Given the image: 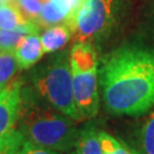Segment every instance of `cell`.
<instances>
[{
  "label": "cell",
  "instance_id": "4",
  "mask_svg": "<svg viewBox=\"0 0 154 154\" xmlns=\"http://www.w3.org/2000/svg\"><path fill=\"white\" fill-rule=\"evenodd\" d=\"M34 86L48 104L74 121H81L73 95L70 56L61 55L34 78Z\"/></svg>",
  "mask_w": 154,
  "mask_h": 154
},
{
  "label": "cell",
  "instance_id": "7",
  "mask_svg": "<svg viewBox=\"0 0 154 154\" xmlns=\"http://www.w3.org/2000/svg\"><path fill=\"white\" fill-rule=\"evenodd\" d=\"M18 69L25 70L33 66L44 55V49L38 32L26 34L14 51Z\"/></svg>",
  "mask_w": 154,
  "mask_h": 154
},
{
  "label": "cell",
  "instance_id": "9",
  "mask_svg": "<svg viewBox=\"0 0 154 154\" xmlns=\"http://www.w3.org/2000/svg\"><path fill=\"white\" fill-rule=\"evenodd\" d=\"M71 35V30L66 24H56L49 26L40 37L44 53H54L60 50L70 40Z\"/></svg>",
  "mask_w": 154,
  "mask_h": 154
},
{
  "label": "cell",
  "instance_id": "1",
  "mask_svg": "<svg viewBox=\"0 0 154 154\" xmlns=\"http://www.w3.org/2000/svg\"><path fill=\"white\" fill-rule=\"evenodd\" d=\"M109 112L142 116L154 106V48L125 46L105 57L99 72Z\"/></svg>",
  "mask_w": 154,
  "mask_h": 154
},
{
  "label": "cell",
  "instance_id": "21",
  "mask_svg": "<svg viewBox=\"0 0 154 154\" xmlns=\"http://www.w3.org/2000/svg\"><path fill=\"white\" fill-rule=\"evenodd\" d=\"M41 1H42V2H44V5H45V4H46V2H47V1H48V0H41Z\"/></svg>",
  "mask_w": 154,
  "mask_h": 154
},
{
  "label": "cell",
  "instance_id": "19",
  "mask_svg": "<svg viewBox=\"0 0 154 154\" xmlns=\"http://www.w3.org/2000/svg\"><path fill=\"white\" fill-rule=\"evenodd\" d=\"M8 1H11V0H0V5L1 4H5V2H8Z\"/></svg>",
  "mask_w": 154,
  "mask_h": 154
},
{
  "label": "cell",
  "instance_id": "14",
  "mask_svg": "<svg viewBox=\"0 0 154 154\" xmlns=\"http://www.w3.org/2000/svg\"><path fill=\"white\" fill-rule=\"evenodd\" d=\"M98 138L103 154H134L126 145L120 143L107 132L99 131Z\"/></svg>",
  "mask_w": 154,
  "mask_h": 154
},
{
  "label": "cell",
  "instance_id": "2",
  "mask_svg": "<svg viewBox=\"0 0 154 154\" xmlns=\"http://www.w3.org/2000/svg\"><path fill=\"white\" fill-rule=\"evenodd\" d=\"M17 127L28 140L57 152L75 149L80 134L71 118L22 94Z\"/></svg>",
  "mask_w": 154,
  "mask_h": 154
},
{
  "label": "cell",
  "instance_id": "17",
  "mask_svg": "<svg viewBox=\"0 0 154 154\" xmlns=\"http://www.w3.org/2000/svg\"><path fill=\"white\" fill-rule=\"evenodd\" d=\"M14 154H61V152L35 145L32 142L28 140L26 138H24L22 144L18 146V149L15 151Z\"/></svg>",
  "mask_w": 154,
  "mask_h": 154
},
{
  "label": "cell",
  "instance_id": "15",
  "mask_svg": "<svg viewBox=\"0 0 154 154\" xmlns=\"http://www.w3.org/2000/svg\"><path fill=\"white\" fill-rule=\"evenodd\" d=\"M26 21L38 22L44 2L41 0H14Z\"/></svg>",
  "mask_w": 154,
  "mask_h": 154
},
{
  "label": "cell",
  "instance_id": "3",
  "mask_svg": "<svg viewBox=\"0 0 154 154\" xmlns=\"http://www.w3.org/2000/svg\"><path fill=\"white\" fill-rule=\"evenodd\" d=\"M73 95L81 120L93 119L99 110L96 54L89 42H75L70 53Z\"/></svg>",
  "mask_w": 154,
  "mask_h": 154
},
{
  "label": "cell",
  "instance_id": "8",
  "mask_svg": "<svg viewBox=\"0 0 154 154\" xmlns=\"http://www.w3.org/2000/svg\"><path fill=\"white\" fill-rule=\"evenodd\" d=\"M72 11L71 0H48L42 7L39 16V26H53L64 22Z\"/></svg>",
  "mask_w": 154,
  "mask_h": 154
},
{
  "label": "cell",
  "instance_id": "16",
  "mask_svg": "<svg viewBox=\"0 0 154 154\" xmlns=\"http://www.w3.org/2000/svg\"><path fill=\"white\" fill-rule=\"evenodd\" d=\"M140 142L143 154H154V111L144 122L140 132Z\"/></svg>",
  "mask_w": 154,
  "mask_h": 154
},
{
  "label": "cell",
  "instance_id": "12",
  "mask_svg": "<svg viewBox=\"0 0 154 154\" xmlns=\"http://www.w3.org/2000/svg\"><path fill=\"white\" fill-rule=\"evenodd\" d=\"M26 22L14 0L0 5V30H14Z\"/></svg>",
  "mask_w": 154,
  "mask_h": 154
},
{
  "label": "cell",
  "instance_id": "5",
  "mask_svg": "<svg viewBox=\"0 0 154 154\" xmlns=\"http://www.w3.org/2000/svg\"><path fill=\"white\" fill-rule=\"evenodd\" d=\"M116 0H86L74 16L65 23L74 42H88L110 26Z\"/></svg>",
  "mask_w": 154,
  "mask_h": 154
},
{
  "label": "cell",
  "instance_id": "11",
  "mask_svg": "<svg viewBox=\"0 0 154 154\" xmlns=\"http://www.w3.org/2000/svg\"><path fill=\"white\" fill-rule=\"evenodd\" d=\"M98 130L94 126H88L80 129L77 142L78 154H103L98 138Z\"/></svg>",
  "mask_w": 154,
  "mask_h": 154
},
{
  "label": "cell",
  "instance_id": "20",
  "mask_svg": "<svg viewBox=\"0 0 154 154\" xmlns=\"http://www.w3.org/2000/svg\"><path fill=\"white\" fill-rule=\"evenodd\" d=\"M70 154H78L77 149H73V151H71V152H70Z\"/></svg>",
  "mask_w": 154,
  "mask_h": 154
},
{
  "label": "cell",
  "instance_id": "18",
  "mask_svg": "<svg viewBox=\"0 0 154 154\" xmlns=\"http://www.w3.org/2000/svg\"><path fill=\"white\" fill-rule=\"evenodd\" d=\"M71 1H72V11H71V14H70V16H69V18L65 21V23H67L70 20H71L72 17L74 16V14H75L78 9H79V8L85 4V1H86V0H71ZM65 23H64V24H65Z\"/></svg>",
  "mask_w": 154,
  "mask_h": 154
},
{
  "label": "cell",
  "instance_id": "6",
  "mask_svg": "<svg viewBox=\"0 0 154 154\" xmlns=\"http://www.w3.org/2000/svg\"><path fill=\"white\" fill-rule=\"evenodd\" d=\"M21 94L18 80L0 90V154H14L25 138L17 127Z\"/></svg>",
  "mask_w": 154,
  "mask_h": 154
},
{
  "label": "cell",
  "instance_id": "13",
  "mask_svg": "<svg viewBox=\"0 0 154 154\" xmlns=\"http://www.w3.org/2000/svg\"><path fill=\"white\" fill-rule=\"evenodd\" d=\"M18 70L14 51L0 50V90L5 88Z\"/></svg>",
  "mask_w": 154,
  "mask_h": 154
},
{
  "label": "cell",
  "instance_id": "10",
  "mask_svg": "<svg viewBox=\"0 0 154 154\" xmlns=\"http://www.w3.org/2000/svg\"><path fill=\"white\" fill-rule=\"evenodd\" d=\"M40 26L37 22L28 21L24 25L14 30H0V50L15 51L17 45L26 34L38 32Z\"/></svg>",
  "mask_w": 154,
  "mask_h": 154
}]
</instances>
